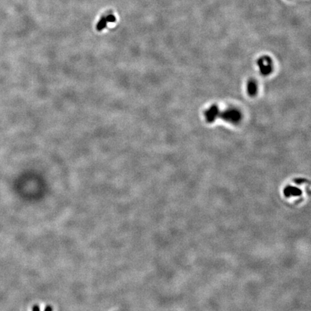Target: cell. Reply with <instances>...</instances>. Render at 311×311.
<instances>
[{
    "instance_id": "cell-1",
    "label": "cell",
    "mask_w": 311,
    "mask_h": 311,
    "mask_svg": "<svg viewBox=\"0 0 311 311\" xmlns=\"http://www.w3.org/2000/svg\"><path fill=\"white\" fill-rule=\"evenodd\" d=\"M221 116L225 121L233 123V124L238 123L241 119V112L234 108H230L226 110L224 112L222 113Z\"/></svg>"
},
{
    "instance_id": "cell-2",
    "label": "cell",
    "mask_w": 311,
    "mask_h": 311,
    "mask_svg": "<svg viewBox=\"0 0 311 311\" xmlns=\"http://www.w3.org/2000/svg\"><path fill=\"white\" fill-rule=\"evenodd\" d=\"M260 70L263 74H270L272 71V61L268 57H263L259 61Z\"/></svg>"
},
{
    "instance_id": "cell-3",
    "label": "cell",
    "mask_w": 311,
    "mask_h": 311,
    "mask_svg": "<svg viewBox=\"0 0 311 311\" xmlns=\"http://www.w3.org/2000/svg\"><path fill=\"white\" fill-rule=\"evenodd\" d=\"M219 114L220 111L218 107L215 105H212L206 110V112H205V116L207 122L212 123L219 116Z\"/></svg>"
},
{
    "instance_id": "cell-4",
    "label": "cell",
    "mask_w": 311,
    "mask_h": 311,
    "mask_svg": "<svg viewBox=\"0 0 311 311\" xmlns=\"http://www.w3.org/2000/svg\"><path fill=\"white\" fill-rule=\"evenodd\" d=\"M285 193L287 195V197H290V196H297L301 194V192L299 190V189L295 188L293 187H288L285 189Z\"/></svg>"
},
{
    "instance_id": "cell-5",
    "label": "cell",
    "mask_w": 311,
    "mask_h": 311,
    "mask_svg": "<svg viewBox=\"0 0 311 311\" xmlns=\"http://www.w3.org/2000/svg\"><path fill=\"white\" fill-rule=\"evenodd\" d=\"M256 90H257V87H256V83L253 81H249L248 85H247V91H248V93L252 96L255 95L256 93Z\"/></svg>"
},
{
    "instance_id": "cell-6",
    "label": "cell",
    "mask_w": 311,
    "mask_h": 311,
    "mask_svg": "<svg viewBox=\"0 0 311 311\" xmlns=\"http://www.w3.org/2000/svg\"><path fill=\"white\" fill-rule=\"evenodd\" d=\"M32 311H40V309L38 308V306H34L33 308H32Z\"/></svg>"
},
{
    "instance_id": "cell-7",
    "label": "cell",
    "mask_w": 311,
    "mask_h": 311,
    "mask_svg": "<svg viewBox=\"0 0 311 311\" xmlns=\"http://www.w3.org/2000/svg\"><path fill=\"white\" fill-rule=\"evenodd\" d=\"M45 311H52V308L50 307H48V308H45Z\"/></svg>"
}]
</instances>
